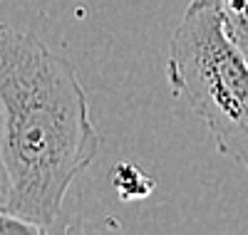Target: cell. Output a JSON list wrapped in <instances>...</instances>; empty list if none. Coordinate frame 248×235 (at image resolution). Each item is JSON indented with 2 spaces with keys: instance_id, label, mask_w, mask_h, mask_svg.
Wrapping results in <instances>:
<instances>
[{
  "instance_id": "cell-2",
  "label": "cell",
  "mask_w": 248,
  "mask_h": 235,
  "mask_svg": "<svg viewBox=\"0 0 248 235\" xmlns=\"http://www.w3.org/2000/svg\"><path fill=\"white\" fill-rule=\"evenodd\" d=\"M174 97L206 124L218 154L248 168V59L223 32L216 0H191L169 37Z\"/></svg>"
},
{
  "instance_id": "cell-3",
  "label": "cell",
  "mask_w": 248,
  "mask_h": 235,
  "mask_svg": "<svg viewBox=\"0 0 248 235\" xmlns=\"http://www.w3.org/2000/svg\"><path fill=\"white\" fill-rule=\"evenodd\" d=\"M223 32L248 59V0H216Z\"/></svg>"
},
{
  "instance_id": "cell-4",
  "label": "cell",
  "mask_w": 248,
  "mask_h": 235,
  "mask_svg": "<svg viewBox=\"0 0 248 235\" xmlns=\"http://www.w3.org/2000/svg\"><path fill=\"white\" fill-rule=\"evenodd\" d=\"M112 183H114V191L119 193L122 201H139V198H149V193L154 191V181L139 171L137 166L122 161L114 166V174H112Z\"/></svg>"
},
{
  "instance_id": "cell-6",
  "label": "cell",
  "mask_w": 248,
  "mask_h": 235,
  "mask_svg": "<svg viewBox=\"0 0 248 235\" xmlns=\"http://www.w3.org/2000/svg\"><path fill=\"white\" fill-rule=\"evenodd\" d=\"M8 198H10V176L3 161V104H0V206L8 208Z\"/></svg>"
},
{
  "instance_id": "cell-1",
  "label": "cell",
  "mask_w": 248,
  "mask_h": 235,
  "mask_svg": "<svg viewBox=\"0 0 248 235\" xmlns=\"http://www.w3.org/2000/svg\"><path fill=\"white\" fill-rule=\"evenodd\" d=\"M0 104L8 208L47 233L70 186L99 154L87 92L67 57L35 32L0 23Z\"/></svg>"
},
{
  "instance_id": "cell-5",
  "label": "cell",
  "mask_w": 248,
  "mask_h": 235,
  "mask_svg": "<svg viewBox=\"0 0 248 235\" xmlns=\"http://www.w3.org/2000/svg\"><path fill=\"white\" fill-rule=\"evenodd\" d=\"M3 233H45L40 225H35L32 220L20 218L17 213H13L10 208L0 206V235Z\"/></svg>"
}]
</instances>
